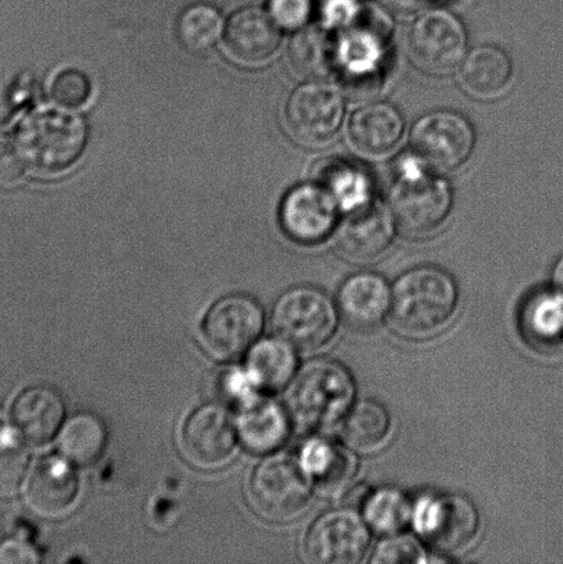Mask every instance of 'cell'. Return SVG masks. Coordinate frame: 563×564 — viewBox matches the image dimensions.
Instances as JSON below:
<instances>
[{
  "mask_svg": "<svg viewBox=\"0 0 563 564\" xmlns=\"http://www.w3.org/2000/svg\"><path fill=\"white\" fill-rule=\"evenodd\" d=\"M273 326L295 348L316 351L333 339L338 313L333 301L317 288H291L274 304Z\"/></svg>",
  "mask_w": 563,
  "mask_h": 564,
  "instance_id": "8992f818",
  "label": "cell"
},
{
  "mask_svg": "<svg viewBox=\"0 0 563 564\" xmlns=\"http://www.w3.org/2000/svg\"><path fill=\"white\" fill-rule=\"evenodd\" d=\"M336 301L340 317L350 329L368 332L378 328L389 314L391 291L380 275L357 273L344 282Z\"/></svg>",
  "mask_w": 563,
  "mask_h": 564,
  "instance_id": "ac0fdd59",
  "label": "cell"
},
{
  "mask_svg": "<svg viewBox=\"0 0 563 564\" xmlns=\"http://www.w3.org/2000/svg\"><path fill=\"white\" fill-rule=\"evenodd\" d=\"M427 556L415 538L408 534H390L375 549L371 563L419 564L426 563Z\"/></svg>",
  "mask_w": 563,
  "mask_h": 564,
  "instance_id": "d6a6232c",
  "label": "cell"
},
{
  "mask_svg": "<svg viewBox=\"0 0 563 564\" xmlns=\"http://www.w3.org/2000/svg\"><path fill=\"white\" fill-rule=\"evenodd\" d=\"M404 131L405 123L399 109L393 105L375 102L353 115L349 140L364 156L383 158L399 147Z\"/></svg>",
  "mask_w": 563,
  "mask_h": 564,
  "instance_id": "ffe728a7",
  "label": "cell"
},
{
  "mask_svg": "<svg viewBox=\"0 0 563 564\" xmlns=\"http://www.w3.org/2000/svg\"><path fill=\"white\" fill-rule=\"evenodd\" d=\"M394 219L382 204L368 202L347 213L336 235L340 256L355 263H371L389 250Z\"/></svg>",
  "mask_w": 563,
  "mask_h": 564,
  "instance_id": "9a60e30c",
  "label": "cell"
},
{
  "mask_svg": "<svg viewBox=\"0 0 563 564\" xmlns=\"http://www.w3.org/2000/svg\"><path fill=\"white\" fill-rule=\"evenodd\" d=\"M292 420L279 402L261 397L252 405L241 409L236 427L248 451L269 455L289 440Z\"/></svg>",
  "mask_w": 563,
  "mask_h": 564,
  "instance_id": "7402d4cb",
  "label": "cell"
},
{
  "mask_svg": "<svg viewBox=\"0 0 563 564\" xmlns=\"http://www.w3.org/2000/svg\"><path fill=\"white\" fill-rule=\"evenodd\" d=\"M391 419L382 403L362 400L355 403L342 423L340 436L353 452L372 453L389 440Z\"/></svg>",
  "mask_w": 563,
  "mask_h": 564,
  "instance_id": "484cf974",
  "label": "cell"
},
{
  "mask_svg": "<svg viewBox=\"0 0 563 564\" xmlns=\"http://www.w3.org/2000/svg\"><path fill=\"white\" fill-rule=\"evenodd\" d=\"M13 424L0 420V499L19 494L30 467V452Z\"/></svg>",
  "mask_w": 563,
  "mask_h": 564,
  "instance_id": "f546056e",
  "label": "cell"
},
{
  "mask_svg": "<svg viewBox=\"0 0 563 564\" xmlns=\"http://www.w3.org/2000/svg\"><path fill=\"white\" fill-rule=\"evenodd\" d=\"M297 460L313 486L331 499L345 495L358 471L357 458L349 447L323 438L307 441Z\"/></svg>",
  "mask_w": 563,
  "mask_h": 564,
  "instance_id": "d6986e66",
  "label": "cell"
},
{
  "mask_svg": "<svg viewBox=\"0 0 563 564\" xmlns=\"http://www.w3.org/2000/svg\"><path fill=\"white\" fill-rule=\"evenodd\" d=\"M270 17L285 30H301L311 20L312 0H270Z\"/></svg>",
  "mask_w": 563,
  "mask_h": 564,
  "instance_id": "e575fe53",
  "label": "cell"
},
{
  "mask_svg": "<svg viewBox=\"0 0 563 564\" xmlns=\"http://www.w3.org/2000/svg\"><path fill=\"white\" fill-rule=\"evenodd\" d=\"M264 326V313L256 299L235 293L215 302L202 323V340L215 358L231 359L256 345Z\"/></svg>",
  "mask_w": 563,
  "mask_h": 564,
  "instance_id": "ba28073f",
  "label": "cell"
},
{
  "mask_svg": "<svg viewBox=\"0 0 563 564\" xmlns=\"http://www.w3.org/2000/svg\"><path fill=\"white\" fill-rule=\"evenodd\" d=\"M522 328L532 341H554L563 332L562 293L544 292L533 296L523 307Z\"/></svg>",
  "mask_w": 563,
  "mask_h": 564,
  "instance_id": "4dcf8cb0",
  "label": "cell"
},
{
  "mask_svg": "<svg viewBox=\"0 0 563 564\" xmlns=\"http://www.w3.org/2000/svg\"><path fill=\"white\" fill-rule=\"evenodd\" d=\"M416 532L443 555H461L472 549L479 530L476 506L465 496H424L413 507Z\"/></svg>",
  "mask_w": 563,
  "mask_h": 564,
  "instance_id": "52a82bcc",
  "label": "cell"
},
{
  "mask_svg": "<svg viewBox=\"0 0 563 564\" xmlns=\"http://www.w3.org/2000/svg\"><path fill=\"white\" fill-rule=\"evenodd\" d=\"M413 507L402 491L385 488L373 491L364 502L362 517L368 528L379 534H397L407 528Z\"/></svg>",
  "mask_w": 563,
  "mask_h": 564,
  "instance_id": "f1b7e54d",
  "label": "cell"
},
{
  "mask_svg": "<svg viewBox=\"0 0 563 564\" xmlns=\"http://www.w3.org/2000/svg\"><path fill=\"white\" fill-rule=\"evenodd\" d=\"M279 25L264 11H237L226 28V46L235 58L258 64L272 57L280 44Z\"/></svg>",
  "mask_w": 563,
  "mask_h": 564,
  "instance_id": "44dd1931",
  "label": "cell"
},
{
  "mask_svg": "<svg viewBox=\"0 0 563 564\" xmlns=\"http://www.w3.org/2000/svg\"><path fill=\"white\" fill-rule=\"evenodd\" d=\"M239 433L223 406L204 405L187 417L181 447L187 462L201 469H218L235 457Z\"/></svg>",
  "mask_w": 563,
  "mask_h": 564,
  "instance_id": "7c38bea8",
  "label": "cell"
},
{
  "mask_svg": "<svg viewBox=\"0 0 563 564\" xmlns=\"http://www.w3.org/2000/svg\"><path fill=\"white\" fill-rule=\"evenodd\" d=\"M553 281L556 290L563 295V257L556 262L553 270Z\"/></svg>",
  "mask_w": 563,
  "mask_h": 564,
  "instance_id": "ab89813d",
  "label": "cell"
},
{
  "mask_svg": "<svg viewBox=\"0 0 563 564\" xmlns=\"http://www.w3.org/2000/svg\"><path fill=\"white\" fill-rule=\"evenodd\" d=\"M380 2L394 13L410 15L426 8L430 0H380Z\"/></svg>",
  "mask_w": 563,
  "mask_h": 564,
  "instance_id": "f35d334b",
  "label": "cell"
},
{
  "mask_svg": "<svg viewBox=\"0 0 563 564\" xmlns=\"http://www.w3.org/2000/svg\"><path fill=\"white\" fill-rule=\"evenodd\" d=\"M108 431L93 413H79L63 425L58 452L74 466L87 467L98 462L107 449Z\"/></svg>",
  "mask_w": 563,
  "mask_h": 564,
  "instance_id": "4316f807",
  "label": "cell"
},
{
  "mask_svg": "<svg viewBox=\"0 0 563 564\" xmlns=\"http://www.w3.org/2000/svg\"><path fill=\"white\" fill-rule=\"evenodd\" d=\"M26 165L10 140L0 142V186L13 187L25 180Z\"/></svg>",
  "mask_w": 563,
  "mask_h": 564,
  "instance_id": "8d00e7d4",
  "label": "cell"
},
{
  "mask_svg": "<svg viewBox=\"0 0 563 564\" xmlns=\"http://www.w3.org/2000/svg\"><path fill=\"white\" fill-rule=\"evenodd\" d=\"M512 63L504 50L481 46L473 50L462 66V83L474 97H499L509 87Z\"/></svg>",
  "mask_w": 563,
  "mask_h": 564,
  "instance_id": "cb8c5ba5",
  "label": "cell"
},
{
  "mask_svg": "<svg viewBox=\"0 0 563 564\" xmlns=\"http://www.w3.org/2000/svg\"><path fill=\"white\" fill-rule=\"evenodd\" d=\"M313 482L297 458H264L248 486L251 506L264 521L289 523L301 518L312 501Z\"/></svg>",
  "mask_w": 563,
  "mask_h": 564,
  "instance_id": "277c9868",
  "label": "cell"
},
{
  "mask_svg": "<svg viewBox=\"0 0 563 564\" xmlns=\"http://www.w3.org/2000/svg\"><path fill=\"white\" fill-rule=\"evenodd\" d=\"M344 115V98L335 87L325 83L313 82L297 87L285 105L286 129L305 145H323L334 138Z\"/></svg>",
  "mask_w": 563,
  "mask_h": 564,
  "instance_id": "8fae6325",
  "label": "cell"
},
{
  "mask_svg": "<svg viewBox=\"0 0 563 564\" xmlns=\"http://www.w3.org/2000/svg\"><path fill=\"white\" fill-rule=\"evenodd\" d=\"M86 140V124L79 116L44 110L28 118L10 141L28 173L52 175L79 159Z\"/></svg>",
  "mask_w": 563,
  "mask_h": 564,
  "instance_id": "3957f363",
  "label": "cell"
},
{
  "mask_svg": "<svg viewBox=\"0 0 563 564\" xmlns=\"http://www.w3.org/2000/svg\"><path fill=\"white\" fill-rule=\"evenodd\" d=\"M408 53L419 69L448 75L466 58L465 26L448 10L429 11L413 22L408 33Z\"/></svg>",
  "mask_w": 563,
  "mask_h": 564,
  "instance_id": "9c48e42d",
  "label": "cell"
},
{
  "mask_svg": "<svg viewBox=\"0 0 563 564\" xmlns=\"http://www.w3.org/2000/svg\"><path fill=\"white\" fill-rule=\"evenodd\" d=\"M296 368L294 346L283 337H272L251 347L245 370L259 391L275 392L291 384Z\"/></svg>",
  "mask_w": 563,
  "mask_h": 564,
  "instance_id": "603a6c76",
  "label": "cell"
},
{
  "mask_svg": "<svg viewBox=\"0 0 563 564\" xmlns=\"http://www.w3.org/2000/svg\"><path fill=\"white\" fill-rule=\"evenodd\" d=\"M369 541L368 524L357 512L335 510L324 513L312 524L305 550L313 563L356 564L366 556Z\"/></svg>",
  "mask_w": 563,
  "mask_h": 564,
  "instance_id": "4fadbf2b",
  "label": "cell"
},
{
  "mask_svg": "<svg viewBox=\"0 0 563 564\" xmlns=\"http://www.w3.org/2000/svg\"><path fill=\"white\" fill-rule=\"evenodd\" d=\"M80 495V480L74 464L61 455L42 458L26 486V506L37 517L61 519L74 510Z\"/></svg>",
  "mask_w": 563,
  "mask_h": 564,
  "instance_id": "2e32d148",
  "label": "cell"
},
{
  "mask_svg": "<svg viewBox=\"0 0 563 564\" xmlns=\"http://www.w3.org/2000/svg\"><path fill=\"white\" fill-rule=\"evenodd\" d=\"M223 17L217 9L196 4L180 17L178 37L191 52L204 53L215 46L223 32Z\"/></svg>",
  "mask_w": 563,
  "mask_h": 564,
  "instance_id": "1f68e13d",
  "label": "cell"
},
{
  "mask_svg": "<svg viewBox=\"0 0 563 564\" xmlns=\"http://www.w3.org/2000/svg\"><path fill=\"white\" fill-rule=\"evenodd\" d=\"M476 134L470 121L451 110L424 115L413 126L411 147L419 162L440 171L459 169L470 159Z\"/></svg>",
  "mask_w": 563,
  "mask_h": 564,
  "instance_id": "30bf717a",
  "label": "cell"
},
{
  "mask_svg": "<svg viewBox=\"0 0 563 564\" xmlns=\"http://www.w3.org/2000/svg\"><path fill=\"white\" fill-rule=\"evenodd\" d=\"M355 395V379L344 365L316 359L306 364L291 381L286 411L292 423L303 430H327L346 416Z\"/></svg>",
  "mask_w": 563,
  "mask_h": 564,
  "instance_id": "7a4b0ae2",
  "label": "cell"
},
{
  "mask_svg": "<svg viewBox=\"0 0 563 564\" xmlns=\"http://www.w3.org/2000/svg\"><path fill=\"white\" fill-rule=\"evenodd\" d=\"M91 96V83L83 72L66 69L61 72L52 85V97L64 108H79Z\"/></svg>",
  "mask_w": 563,
  "mask_h": 564,
  "instance_id": "836d02e7",
  "label": "cell"
},
{
  "mask_svg": "<svg viewBox=\"0 0 563 564\" xmlns=\"http://www.w3.org/2000/svg\"><path fill=\"white\" fill-rule=\"evenodd\" d=\"M223 391L228 401L239 408L240 411L252 405L262 397L261 391L252 383L246 370H231L226 375L223 381Z\"/></svg>",
  "mask_w": 563,
  "mask_h": 564,
  "instance_id": "d590c367",
  "label": "cell"
},
{
  "mask_svg": "<svg viewBox=\"0 0 563 564\" xmlns=\"http://www.w3.org/2000/svg\"><path fill=\"white\" fill-rule=\"evenodd\" d=\"M416 167L402 169L391 187L390 213L402 234L426 237L435 234L448 218L452 192L448 182Z\"/></svg>",
  "mask_w": 563,
  "mask_h": 564,
  "instance_id": "5b68a950",
  "label": "cell"
},
{
  "mask_svg": "<svg viewBox=\"0 0 563 564\" xmlns=\"http://www.w3.org/2000/svg\"><path fill=\"white\" fill-rule=\"evenodd\" d=\"M339 209L322 185H301L281 204V226L285 235L300 245H318L335 230Z\"/></svg>",
  "mask_w": 563,
  "mask_h": 564,
  "instance_id": "5bb4252c",
  "label": "cell"
},
{
  "mask_svg": "<svg viewBox=\"0 0 563 564\" xmlns=\"http://www.w3.org/2000/svg\"><path fill=\"white\" fill-rule=\"evenodd\" d=\"M459 292L444 270L423 267L410 270L391 291L390 325L408 339H427L454 318Z\"/></svg>",
  "mask_w": 563,
  "mask_h": 564,
  "instance_id": "6da1fadb",
  "label": "cell"
},
{
  "mask_svg": "<svg viewBox=\"0 0 563 564\" xmlns=\"http://www.w3.org/2000/svg\"><path fill=\"white\" fill-rule=\"evenodd\" d=\"M289 63L296 76L320 79L338 68V43L318 26H303L291 39Z\"/></svg>",
  "mask_w": 563,
  "mask_h": 564,
  "instance_id": "d4e9b609",
  "label": "cell"
},
{
  "mask_svg": "<svg viewBox=\"0 0 563 564\" xmlns=\"http://www.w3.org/2000/svg\"><path fill=\"white\" fill-rule=\"evenodd\" d=\"M318 184L346 213L371 202V182L360 167L344 160H328L320 170Z\"/></svg>",
  "mask_w": 563,
  "mask_h": 564,
  "instance_id": "83f0119b",
  "label": "cell"
},
{
  "mask_svg": "<svg viewBox=\"0 0 563 564\" xmlns=\"http://www.w3.org/2000/svg\"><path fill=\"white\" fill-rule=\"evenodd\" d=\"M41 562L35 546L22 539H9L0 543V564H32Z\"/></svg>",
  "mask_w": 563,
  "mask_h": 564,
  "instance_id": "74e56055",
  "label": "cell"
},
{
  "mask_svg": "<svg viewBox=\"0 0 563 564\" xmlns=\"http://www.w3.org/2000/svg\"><path fill=\"white\" fill-rule=\"evenodd\" d=\"M66 406L63 395L53 387H26L11 403V424L30 445H44L63 429Z\"/></svg>",
  "mask_w": 563,
  "mask_h": 564,
  "instance_id": "e0dca14e",
  "label": "cell"
}]
</instances>
